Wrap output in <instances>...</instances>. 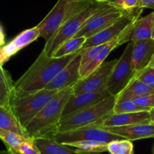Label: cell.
<instances>
[{"label":"cell","mask_w":154,"mask_h":154,"mask_svg":"<svg viewBox=\"0 0 154 154\" xmlns=\"http://www.w3.org/2000/svg\"><path fill=\"white\" fill-rule=\"evenodd\" d=\"M66 57H48L42 50L30 67L14 82V96L27 95L45 89L54 77L81 51Z\"/></svg>","instance_id":"obj_1"},{"label":"cell","mask_w":154,"mask_h":154,"mask_svg":"<svg viewBox=\"0 0 154 154\" xmlns=\"http://www.w3.org/2000/svg\"><path fill=\"white\" fill-rule=\"evenodd\" d=\"M72 94V88L59 91L26 127L29 137L51 138L62 119L63 108Z\"/></svg>","instance_id":"obj_2"},{"label":"cell","mask_w":154,"mask_h":154,"mask_svg":"<svg viewBox=\"0 0 154 154\" xmlns=\"http://www.w3.org/2000/svg\"><path fill=\"white\" fill-rule=\"evenodd\" d=\"M94 2V0H58L50 12L36 25L40 37L45 42L50 41L66 21Z\"/></svg>","instance_id":"obj_3"},{"label":"cell","mask_w":154,"mask_h":154,"mask_svg":"<svg viewBox=\"0 0 154 154\" xmlns=\"http://www.w3.org/2000/svg\"><path fill=\"white\" fill-rule=\"evenodd\" d=\"M115 103L116 97L111 95L96 104L66 116L61 119L57 127L56 133L94 125L112 113Z\"/></svg>","instance_id":"obj_4"},{"label":"cell","mask_w":154,"mask_h":154,"mask_svg":"<svg viewBox=\"0 0 154 154\" xmlns=\"http://www.w3.org/2000/svg\"><path fill=\"white\" fill-rule=\"evenodd\" d=\"M109 6L110 5H109L107 2H94L92 4L88 5L86 8L66 21L58 29L51 40L45 42L43 51L46 53L48 57H51L54 51L61 44L69 38L75 37L91 17Z\"/></svg>","instance_id":"obj_5"},{"label":"cell","mask_w":154,"mask_h":154,"mask_svg":"<svg viewBox=\"0 0 154 154\" xmlns=\"http://www.w3.org/2000/svg\"><path fill=\"white\" fill-rule=\"evenodd\" d=\"M58 91L42 89L27 95H12L9 107L24 128L32 121L41 109L56 95Z\"/></svg>","instance_id":"obj_6"},{"label":"cell","mask_w":154,"mask_h":154,"mask_svg":"<svg viewBox=\"0 0 154 154\" xmlns=\"http://www.w3.org/2000/svg\"><path fill=\"white\" fill-rule=\"evenodd\" d=\"M132 51L133 42H129L112 69L105 86L111 95L116 97L135 76L131 67Z\"/></svg>","instance_id":"obj_7"},{"label":"cell","mask_w":154,"mask_h":154,"mask_svg":"<svg viewBox=\"0 0 154 154\" xmlns=\"http://www.w3.org/2000/svg\"><path fill=\"white\" fill-rule=\"evenodd\" d=\"M51 138L54 139L57 143L64 145L82 140H94L108 143L114 140L124 139L121 136L95 125H88L71 131L57 132L54 134Z\"/></svg>","instance_id":"obj_8"},{"label":"cell","mask_w":154,"mask_h":154,"mask_svg":"<svg viewBox=\"0 0 154 154\" xmlns=\"http://www.w3.org/2000/svg\"><path fill=\"white\" fill-rule=\"evenodd\" d=\"M143 9L142 8H136L130 11H126L123 15L112 24L93 36L86 38L82 48L86 49L91 47L103 45L112 40L138 20Z\"/></svg>","instance_id":"obj_9"},{"label":"cell","mask_w":154,"mask_h":154,"mask_svg":"<svg viewBox=\"0 0 154 154\" xmlns=\"http://www.w3.org/2000/svg\"><path fill=\"white\" fill-rule=\"evenodd\" d=\"M118 59L104 61L95 70L81 79L72 87V94H83L104 88Z\"/></svg>","instance_id":"obj_10"},{"label":"cell","mask_w":154,"mask_h":154,"mask_svg":"<svg viewBox=\"0 0 154 154\" xmlns=\"http://www.w3.org/2000/svg\"><path fill=\"white\" fill-rule=\"evenodd\" d=\"M125 11L110 5L91 17L75 37H85L88 38L93 36L114 23L123 15Z\"/></svg>","instance_id":"obj_11"},{"label":"cell","mask_w":154,"mask_h":154,"mask_svg":"<svg viewBox=\"0 0 154 154\" xmlns=\"http://www.w3.org/2000/svg\"><path fill=\"white\" fill-rule=\"evenodd\" d=\"M82 52V51L54 77V79L45 87V89L59 91L72 88L82 79L80 75V57Z\"/></svg>","instance_id":"obj_12"},{"label":"cell","mask_w":154,"mask_h":154,"mask_svg":"<svg viewBox=\"0 0 154 154\" xmlns=\"http://www.w3.org/2000/svg\"><path fill=\"white\" fill-rule=\"evenodd\" d=\"M110 96L111 94L105 88L98 91L83 93L78 95H74L72 94L63 108L62 118L72 112L96 104Z\"/></svg>","instance_id":"obj_13"},{"label":"cell","mask_w":154,"mask_h":154,"mask_svg":"<svg viewBox=\"0 0 154 154\" xmlns=\"http://www.w3.org/2000/svg\"><path fill=\"white\" fill-rule=\"evenodd\" d=\"M40 37V32L36 26L26 29L19 33L6 45L1 47V60L0 64L3 66L13 55L35 41Z\"/></svg>","instance_id":"obj_14"},{"label":"cell","mask_w":154,"mask_h":154,"mask_svg":"<svg viewBox=\"0 0 154 154\" xmlns=\"http://www.w3.org/2000/svg\"><path fill=\"white\" fill-rule=\"evenodd\" d=\"M147 122H151L149 111H138L126 113H112L94 125L101 128H109Z\"/></svg>","instance_id":"obj_15"},{"label":"cell","mask_w":154,"mask_h":154,"mask_svg":"<svg viewBox=\"0 0 154 154\" xmlns=\"http://www.w3.org/2000/svg\"><path fill=\"white\" fill-rule=\"evenodd\" d=\"M154 59V39H145L133 42L131 67L140 72L152 63Z\"/></svg>","instance_id":"obj_16"},{"label":"cell","mask_w":154,"mask_h":154,"mask_svg":"<svg viewBox=\"0 0 154 154\" xmlns=\"http://www.w3.org/2000/svg\"><path fill=\"white\" fill-rule=\"evenodd\" d=\"M103 128L131 141L154 137V124L152 122Z\"/></svg>","instance_id":"obj_17"},{"label":"cell","mask_w":154,"mask_h":154,"mask_svg":"<svg viewBox=\"0 0 154 154\" xmlns=\"http://www.w3.org/2000/svg\"><path fill=\"white\" fill-rule=\"evenodd\" d=\"M133 26V24L131 26H130L129 27L127 28L123 32L120 34L119 35H118L117 37H116L115 38H113L112 40L109 41V42L106 43L103 46V48H102L101 51H100L98 54L97 55V57L85 68L82 70L80 71V75L81 78H84V77L87 76L88 75H89L91 72H92L93 71L95 70L98 66H100L103 62L105 61V59L107 57V56L110 54L111 51L113 49H115L116 47L119 46V45H122V44H124L125 42V37L128 35V32L131 29V26Z\"/></svg>","instance_id":"obj_18"},{"label":"cell","mask_w":154,"mask_h":154,"mask_svg":"<svg viewBox=\"0 0 154 154\" xmlns=\"http://www.w3.org/2000/svg\"><path fill=\"white\" fill-rule=\"evenodd\" d=\"M154 11L145 17L139 18L131 26L127 37V42H137L152 38V20Z\"/></svg>","instance_id":"obj_19"},{"label":"cell","mask_w":154,"mask_h":154,"mask_svg":"<svg viewBox=\"0 0 154 154\" xmlns=\"http://www.w3.org/2000/svg\"><path fill=\"white\" fill-rule=\"evenodd\" d=\"M0 128L31 139L26 128L20 124L9 106H0Z\"/></svg>","instance_id":"obj_20"},{"label":"cell","mask_w":154,"mask_h":154,"mask_svg":"<svg viewBox=\"0 0 154 154\" xmlns=\"http://www.w3.org/2000/svg\"><path fill=\"white\" fill-rule=\"evenodd\" d=\"M154 89L150 88L146 84L139 80L135 76L131 80L126 87L116 97V100H125V99H132L140 96L147 95L153 94Z\"/></svg>","instance_id":"obj_21"},{"label":"cell","mask_w":154,"mask_h":154,"mask_svg":"<svg viewBox=\"0 0 154 154\" xmlns=\"http://www.w3.org/2000/svg\"><path fill=\"white\" fill-rule=\"evenodd\" d=\"M34 142L41 154H84L71 149L66 145L57 143L52 138H37Z\"/></svg>","instance_id":"obj_22"},{"label":"cell","mask_w":154,"mask_h":154,"mask_svg":"<svg viewBox=\"0 0 154 154\" xmlns=\"http://www.w3.org/2000/svg\"><path fill=\"white\" fill-rule=\"evenodd\" d=\"M14 85L11 74L0 66V106H9Z\"/></svg>","instance_id":"obj_23"},{"label":"cell","mask_w":154,"mask_h":154,"mask_svg":"<svg viewBox=\"0 0 154 154\" xmlns=\"http://www.w3.org/2000/svg\"><path fill=\"white\" fill-rule=\"evenodd\" d=\"M85 41L86 38L85 37H72L61 44L51 57L59 58L75 54L82 49V48Z\"/></svg>","instance_id":"obj_24"},{"label":"cell","mask_w":154,"mask_h":154,"mask_svg":"<svg viewBox=\"0 0 154 154\" xmlns=\"http://www.w3.org/2000/svg\"><path fill=\"white\" fill-rule=\"evenodd\" d=\"M68 146L75 147L77 152L84 154L101 153L107 151V143L94 140H82L74 142L66 145Z\"/></svg>","instance_id":"obj_25"},{"label":"cell","mask_w":154,"mask_h":154,"mask_svg":"<svg viewBox=\"0 0 154 154\" xmlns=\"http://www.w3.org/2000/svg\"><path fill=\"white\" fill-rule=\"evenodd\" d=\"M107 152L110 154H133L134 145L127 139L114 140L107 143Z\"/></svg>","instance_id":"obj_26"},{"label":"cell","mask_w":154,"mask_h":154,"mask_svg":"<svg viewBox=\"0 0 154 154\" xmlns=\"http://www.w3.org/2000/svg\"><path fill=\"white\" fill-rule=\"evenodd\" d=\"M9 154H41L34 140H26L14 147L7 149Z\"/></svg>","instance_id":"obj_27"},{"label":"cell","mask_w":154,"mask_h":154,"mask_svg":"<svg viewBox=\"0 0 154 154\" xmlns=\"http://www.w3.org/2000/svg\"><path fill=\"white\" fill-rule=\"evenodd\" d=\"M138 111H144L137 106L131 99L125 100H116L115 105L112 109V113H126V112H134Z\"/></svg>","instance_id":"obj_28"},{"label":"cell","mask_w":154,"mask_h":154,"mask_svg":"<svg viewBox=\"0 0 154 154\" xmlns=\"http://www.w3.org/2000/svg\"><path fill=\"white\" fill-rule=\"evenodd\" d=\"M0 139L3 141L7 149L14 147L26 140H29L11 131L0 128Z\"/></svg>","instance_id":"obj_29"},{"label":"cell","mask_w":154,"mask_h":154,"mask_svg":"<svg viewBox=\"0 0 154 154\" xmlns=\"http://www.w3.org/2000/svg\"><path fill=\"white\" fill-rule=\"evenodd\" d=\"M105 44L103 45H97V46L91 47V48H86L82 50L80 57V71L85 69L100 53L102 48H103Z\"/></svg>","instance_id":"obj_30"},{"label":"cell","mask_w":154,"mask_h":154,"mask_svg":"<svg viewBox=\"0 0 154 154\" xmlns=\"http://www.w3.org/2000/svg\"><path fill=\"white\" fill-rule=\"evenodd\" d=\"M135 77L154 89V66L152 64L137 72Z\"/></svg>","instance_id":"obj_31"},{"label":"cell","mask_w":154,"mask_h":154,"mask_svg":"<svg viewBox=\"0 0 154 154\" xmlns=\"http://www.w3.org/2000/svg\"><path fill=\"white\" fill-rule=\"evenodd\" d=\"M108 4L122 11H130L139 8L140 0H114Z\"/></svg>","instance_id":"obj_32"},{"label":"cell","mask_w":154,"mask_h":154,"mask_svg":"<svg viewBox=\"0 0 154 154\" xmlns=\"http://www.w3.org/2000/svg\"><path fill=\"white\" fill-rule=\"evenodd\" d=\"M132 100L143 110L149 111L152 108L154 107V93L135 97L132 99Z\"/></svg>","instance_id":"obj_33"},{"label":"cell","mask_w":154,"mask_h":154,"mask_svg":"<svg viewBox=\"0 0 154 154\" xmlns=\"http://www.w3.org/2000/svg\"><path fill=\"white\" fill-rule=\"evenodd\" d=\"M139 8L154 9V0H140Z\"/></svg>","instance_id":"obj_34"},{"label":"cell","mask_w":154,"mask_h":154,"mask_svg":"<svg viewBox=\"0 0 154 154\" xmlns=\"http://www.w3.org/2000/svg\"><path fill=\"white\" fill-rule=\"evenodd\" d=\"M5 32H4L3 28L0 24V48L5 45Z\"/></svg>","instance_id":"obj_35"},{"label":"cell","mask_w":154,"mask_h":154,"mask_svg":"<svg viewBox=\"0 0 154 154\" xmlns=\"http://www.w3.org/2000/svg\"><path fill=\"white\" fill-rule=\"evenodd\" d=\"M149 118H150V122L152 124H154V107L152 108L149 111Z\"/></svg>","instance_id":"obj_36"},{"label":"cell","mask_w":154,"mask_h":154,"mask_svg":"<svg viewBox=\"0 0 154 154\" xmlns=\"http://www.w3.org/2000/svg\"><path fill=\"white\" fill-rule=\"evenodd\" d=\"M152 38L154 39V16L153 20H152Z\"/></svg>","instance_id":"obj_37"},{"label":"cell","mask_w":154,"mask_h":154,"mask_svg":"<svg viewBox=\"0 0 154 154\" xmlns=\"http://www.w3.org/2000/svg\"><path fill=\"white\" fill-rule=\"evenodd\" d=\"M95 2H107V0H94Z\"/></svg>","instance_id":"obj_38"},{"label":"cell","mask_w":154,"mask_h":154,"mask_svg":"<svg viewBox=\"0 0 154 154\" xmlns=\"http://www.w3.org/2000/svg\"><path fill=\"white\" fill-rule=\"evenodd\" d=\"M0 154H9L8 153V152L7 150H3V151H1V152H0Z\"/></svg>","instance_id":"obj_39"},{"label":"cell","mask_w":154,"mask_h":154,"mask_svg":"<svg viewBox=\"0 0 154 154\" xmlns=\"http://www.w3.org/2000/svg\"><path fill=\"white\" fill-rule=\"evenodd\" d=\"M112 1H114V0H107V3H110V2H112Z\"/></svg>","instance_id":"obj_40"},{"label":"cell","mask_w":154,"mask_h":154,"mask_svg":"<svg viewBox=\"0 0 154 154\" xmlns=\"http://www.w3.org/2000/svg\"><path fill=\"white\" fill-rule=\"evenodd\" d=\"M0 60H1V48H0ZM1 66V64H0Z\"/></svg>","instance_id":"obj_41"},{"label":"cell","mask_w":154,"mask_h":154,"mask_svg":"<svg viewBox=\"0 0 154 154\" xmlns=\"http://www.w3.org/2000/svg\"><path fill=\"white\" fill-rule=\"evenodd\" d=\"M151 64H152V66H154V59H153V60H152V63H151Z\"/></svg>","instance_id":"obj_42"},{"label":"cell","mask_w":154,"mask_h":154,"mask_svg":"<svg viewBox=\"0 0 154 154\" xmlns=\"http://www.w3.org/2000/svg\"><path fill=\"white\" fill-rule=\"evenodd\" d=\"M153 154H154V148H153Z\"/></svg>","instance_id":"obj_43"}]
</instances>
